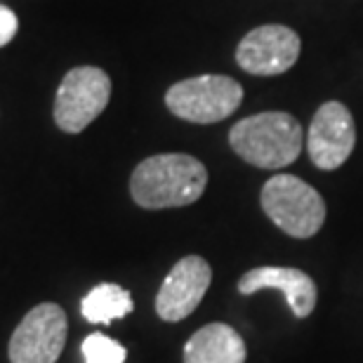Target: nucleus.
Instances as JSON below:
<instances>
[{
	"label": "nucleus",
	"mask_w": 363,
	"mask_h": 363,
	"mask_svg": "<svg viewBox=\"0 0 363 363\" xmlns=\"http://www.w3.org/2000/svg\"><path fill=\"white\" fill-rule=\"evenodd\" d=\"M208 186V170L189 154H156L137 165L130 177V196L144 210L191 206Z\"/></svg>",
	"instance_id": "obj_1"
},
{
	"label": "nucleus",
	"mask_w": 363,
	"mask_h": 363,
	"mask_svg": "<svg viewBox=\"0 0 363 363\" xmlns=\"http://www.w3.org/2000/svg\"><path fill=\"white\" fill-rule=\"evenodd\" d=\"M229 144L245 163L262 170H281L297 161L304 133L295 116L262 111L238 121L229 130Z\"/></svg>",
	"instance_id": "obj_2"
},
{
	"label": "nucleus",
	"mask_w": 363,
	"mask_h": 363,
	"mask_svg": "<svg viewBox=\"0 0 363 363\" xmlns=\"http://www.w3.org/2000/svg\"><path fill=\"white\" fill-rule=\"evenodd\" d=\"M264 215L293 238H311L325 222V201L295 175H274L262 186Z\"/></svg>",
	"instance_id": "obj_3"
},
{
	"label": "nucleus",
	"mask_w": 363,
	"mask_h": 363,
	"mask_svg": "<svg viewBox=\"0 0 363 363\" xmlns=\"http://www.w3.org/2000/svg\"><path fill=\"white\" fill-rule=\"evenodd\" d=\"M243 88L241 83L229 76L206 74L184 78L175 85H170L165 92V106L172 116L182 121L210 125L229 118L241 106Z\"/></svg>",
	"instance_id": "obj_4"
},
{
	"label": "nucleus",
	"mask_w": 363,
	"mask_h": 363,
	"mask_svg": "<svg viewBox=\"0 0 363 363\" xmlns=\"http://www.w3.org/2000/svg\"><path fill=\"white\" fill-rule=\"evenodd\" d=\"M111 78L99 67H76L62 78L55 94L52 118L67 135L83 133L108 106Z\"/></svg>",
	"instance_id": "obj_5"
},
{
	"label": "nucleus",
	"mask_w": 363,
	"mask_h": 363,
	"mask_svg": "<svg viewBox=\"0 0 363 363\" xmlns=\"http://www.w3.org/2000/svg\"><path fill=\"white\" fill-rule=\"evenodd\" d=\"M69 335V318L60 304L40 302L21 318L7 347L10 363H57Z\"/></svg>",
	"instance_id": "obj_6"
},
{
	"label": "nucleus",
	"mask_w": 363,
	"mask_h": 363,
	"mask_svg": "<svg viewBox=\"0 0 363 363\" xmlns=\"http://www.w3.org/2000/svg\"><path fill=\"white\" fill-rule=\"evenodd\" d=\"M302 40L293 28L264 24L243 35L236 48V64L250 76H281L300 57Z\"/></svg>",
	"instance_id": "obj_7"
},
{
	"label": "nucleus",
	"mask_w": 363,
	"mask_h": 363,
	"mask_svg": "<svg viewBox=\"0 0 363 363\" xmlns=\"http://www.w3.org/2000/svg\"><path fill=\"white\" fill-rule=\"evenodd\" d=\"M357 147V125L342 101H325L311 118L307 151L318 170H337Z\"/></svg>",
	"instance_id": "obj_8"
},
{
	"label": "nucleus",
	"mask_w": 363,
	"mask_h": 363,
	"mask_svg": "<svg viewBox=\"0 0 363 363\" xmlns=\"http://www.w3.org/2000/svg\"><path fill=\"white\" fill-rule=\"evenodd\" d=\"M210 283H213V269L206 259L199 255L182 257L165 276L163 286L158 290L156 314L165 323L184 321L206 297Z\"/></svg>",
	"instance_id": "obj_9"
},
{
	"label": "nucleus",
	"mask_w": 363,
	"mask_h": 363,
	"mask_svg": "<svg viewBox=\"0 0 363 363\" xmlns=\"http://www.w3.org/2000/svg\"><path fill=\"white\" fill-rule=\"evenodd\" d=\"M281 290L286 297L290 311L297 318H307L316 307L318 290L314 279L295 267H257L241 276L238 281V293L252 295L257 290Z\"/></svg>",
	"instance_id": "obj_10"
},
{
	"label": "nucleus",
	"mask_w": 363,
	"mask_h": 363,
	"mask_svg": "<svg viewBox=\"0 0 363 363\" xmlns=\"http://www.w3.org/2000/svg\"><path fill=\"white\" fill-rule=\"evenodd\" d=\"M248 350L227 323H208L184 345V363H245Z\"/></svg>",
	"instance_id": "obj_11"
},
{
	"label": "nucleus",
	"mask_w": 363,
	"mask_h": 363,
	"mask_svg": "<svg viewBox=\"0 0 363 363\" xmlns=\"http://www.w3.org/2000/svg\"><path fill=\"white\" fill-rule=\"evenodd\" d=\"M133 295L125 288H121L118 283H99L81 302V314L85 321L101 325L125 318L128 314H133Z\"/></svg>",
	"instance_id": "obj_12"
},
{
	"label": "nucleus",
	"mask_w": 363,
	"mask_h": 363,
	"mask_svg": "<svg viewBox=\"0 0 363 363\" xmlns=\"http://www.w3.org/2000/svg\"><path fill=\"white\" fill-rule=\"evenodd\" d=\"M85 363H125L128 350L116 340L101 335V333H92L83 340L81 345Z\"/></svg>",
	"instance_id": "obj_13"
},
{
	"label": "nucleus",
	"mask_w": 363,
	"mask_h": 363,
	"mask_svg": "<svg viewBox=\"0 0 363 363\" xmlns=\"http://www.w3.org/2000/svg\"><path fill=\"white\" fill-rule=\"evenodd\" d=\"M19 33V17L7 5H0V48L10 45Z\"/></svg>",
	"instance_id": "obj_14"
}]
</instances>
